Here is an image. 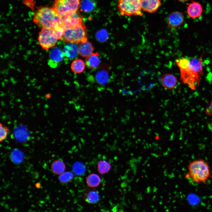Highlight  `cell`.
Returning <instances> with one entry per match:
<instances>
[{"mask_svg": "<svg viewBox=\"0 0 212 212\" xmlns=\"http://www.w3.org/2000/svg\"><path fill=\"white\" fill-rule=\"evenodd\" d=\"M202 55L199 58L182 57L176 64L180 71L181 81L195 90L199 85L203 74Z\"/></svg>", "mask_w": 212, "mask_h": 212, "instance_id": "6da1fadb", "label": "cell"}, {"mask_svg": "<svg viewBox=\"0 0 212 212\" xmlns=\"http://www.w3.org/2000/svg\"><path fill=\"white\" fill-rule=\"evenodd\" d=\"M33 21L41 29L47 28L55 29L64 26L61 16L57 14L52 8L42 7L36 11Z\"/></svg>", "mask_w": 212, "mask_h": 212, "instance_id": "7a4b0ae2", "label": "cell"}, {"mask_svg": "<svg viewBox=\"0 0 212 212\" xmlns=\"http://www.w3.org/2000/svg\"><path fill=\"white\" fill-rule=\"evenodd\" d=\"M188 175L194 182L202 183L206 182L211 176V170L208 163L199 159L190 162L188 166Z\"/></svg>", "mask_w": 212, "mask_h": 212, "instance_id": "3957f363", "label": "cell"}, {"mask_svg": "<svg viewBox=\"0 0 212 212\" xmlns=\"http://www.w3.org/2000/svg\"><path fill=\"white\" fill-rule=\"evenodd\" d=\"M87 35L86 27L82 23L71 27H65L62 40L68 43H79L87 40Z\"/></svg>", "mask_w": 212, "mask_h": 212, "instance_id": "277c9868", "label": "cell"}, {"mask_svg": "<svg viewBox=\"0 0 212 212\" xmlns=\"http://www.w3.org/2000/svg\"><path fill=\"white\" fill-rule=\"evenodd\" d=\"M117 8L122 16H142L143 15L141 0H118Z\"/></svg>", "mask_w": 212, "mask_h": 212, "instance_id": "5b68a950", "label": "cell"}, {"mask_svg": "<svg viewBox=\"0 0 212 212\" xmlns=\"http://www.w3.org/2000/svg\"><path fill=\"white\" fill-rule=\"evenodd\" d=\"M58 39L54 30L47 28H42L38 37L39 45L45 50L54 46Z\"/></svg>", "mask_w": 212, "mask_h": 212, "instance_id": "8992f818", "label": "cell"}, {"mask_svg": "<svg viewBox=\"0 0 212 212\" xmlns=\"http://www.w3.org/2000/svg\"><path fill=\"white\" fill-rule=\"evenodd\" d=\"M80 5V0H55L52 8L61 16L67 13L77 11Z\"/></svg>", "mask_w": 212, "mask_h": 212, "instance_id": "52a82bcc", "label": "cell"}, {"mask_svg": "<svg viewBox=\"0 0 212 212\" xmlns=\"http://www.w3.org/2000/svg\"><path fill=\"white\" fill-rule=\"evenodd\" d=\"M63 25L65 27H71L82 23V17L77 11L67 13L61 16Z\"/></svg>", "mask_w": 212, "mask_h": 212, "instance_id": "ba28073f", "label": "cell"}, {"mask_svg": "<svg viewBox=\"0 0 212 212\" xmlns=\"http://www.w3.org/2000/svg\"><path fill=\"white\" fill-rule=\"evenodd\" d=\"M184 21V16L180 12L175 11L171 12L166 19L168 26L171 29L178 28L181 26Z\"/></svg>", "mask_w": 212, "mask_h": 212, "instance_id": "9c48e42d", "label": "cell"}, {"mask_svg": "<svg viewBox=\"0 0 212 212\" xmlns=\"http://www.w3.org/2000/svg\"><path fill=\"white\" fill-rule=\"evenodd\" d=\"M110 70V67L108 65L102 64L95 74L97 82L102 85L107 84L109 80Z\"/></svg>", "mask_w": 212, "mask_h": 212, "instance_id": "30bf717a", "label": "cell"}, {"mask_svg": "<svg viewBox=\"0 0 212 212\" xmlns=\"http://www.w3.org/2000/svg\"><path fill=\"white\" fill-rule=\"evenodd\" d=\"M203 11L201 5L196 1L192 0L187 5V14L192 19H196L200 16Z\"/></svg>", "mask_w": 212, "mask_h": 212, "instance_id": "8fae6325", "label": "cell"}, {"mask_svg": "<svg viewBox=\"0 0 212 212\" xmlns=\"http://www.w3.org/2000/svg\"><path fill=\"white\" fill-rule=\"evenodd\" d=\"M142 10L149 13L156 11L161 5V0H141Z\"/></svg>", "mask_w": 212, "mask_h": 212, "instance_id": "7c38bea8", "label": "cell"}, {"mask_svg": "<svg viewBox=\"0 0 212 212\" xmlns=\"http://www.w3.org/2000/svg\"><path fill=\"white\" fill-rule=\"evenodd\" d=\"M64 57L63 52L60 49L54 47L50 52L49 64L52 67L55 68L62 61Z\"/></svg>", "mask_w": 212, "mask_h": 212, "instance_id": "4fadbf2b", "label": "cell"}, {"mask_svg": "<svg viewBox=\"0 0 212 212\" xmlns=\"http://www.w3.org/2000/svg\"><path fill=\"white\" fill-rule=\"evenodd\" d=\"M84 201L91 204L97 203L99 200L100 195L99 192L93 188H89L86 189L83 194Z\"/></svg>", "mask_w": 212, "mask_h": 212, "instance_id": "5bb4252c", "label": "cell"}, {"mask_svg": "<svg viewBox=\"0 0 212 212\" xmlns=\"http://www.w3.org/2000/svg\"><path fill=\"white\" fill-rule=\"evenodd\" d=\"M160 82L165 89L170 90L173 89L176 85L177 80L173 75L165 73L160 77Z\"/></svg>", "mask_w": 212, "mask_h": 212, "instance_id": "9a60e30c", "label": "cell"}, {"mask_svg": "<svg viewBox=\"0 0 212 212\" xmlns=\"http://www.w3.org/2000/svg\"><path fill=\"white\" fill-rule=\"evenodd\" d=\"M63 52L64 57L67 59L72 60L79 54L78 47L75 43H69L64 46Z\"/></svg>", "mask_w": 212, "mask_h": 212, "instance_id": "2e32d148", "label": "cell"}, {"mask_svg": "<svg viewBox=\"0 0 212 212\" xmlns=\"http://www.w3.org/2000/svg\"><path fill=\"white\" fill-rule=\"evenodd\" d=\"M78 49L79 54L83 57L88 56L94 50L92 44L87 40L79 43Z\"/></svg>", "mask_w": 212, "mask_h": 212, "instance_id": "e0dca14e", "label": "cell"}, {"mask_svg": "<svg viewBox=\"0 0 212 212\" xmlns=\"http://www.w3.org/2000/svg\"><path fill=\"white\" fill-rule=\"evenodd\" d=\"M100 63L99 54L97 52L92 53L86 57L85 64L87 68L91 69L97 68Z\"/></svg>", "mask_w": 212, "mask_h": 212, "instance_id": "ac0fdd59", "label": "cell"}, {"mask_svg": "<svg viewBox=\"0 0 212 212\" xmlns=\"http://www.w3.org/2000/svg\"><path fill=\"white\" fill-rule=\"evenodd\" d=\"M85 63L82 60L80 59H74L72 62L71 65V69L75 73H80L85 69Z\"/></svg>", "mask_w": 212, "mask_h": 212, "instance_id": "d6986e66", "label": "cell"}, {"mask_svg": "<svg viewBox=\"0 0 212 212\" xmlns=\"http://www.w3.org/2000/svg\"><path fill=\"white\" fill-rule=\"evenodd\" d=\"M87 184L90 187L95 188L100 184L101 179L99 176L95 173H91L88 175L86 179Z\"/></svg>", "mask_w": 212, "mask_h": 212, "instance_id": "ffe728a7", "label": "cell"}, {"mask_svg": "<svg viewBox=\"0 0 212 212\" xmlns=\"http://www.w3.org/2000/svg\"><path fill=\"white\" fill-rule=\"evenodd\" d=\"M52 171L56 174L60 175L65 170L66 166L64 162L60 160L55 161L52 165Z\"/></svg>", "mask_w": 212, "mask_h": 212, "instance_id": "44dd1931", "label": "cell"}, {"mask_svg": "<svg viewBox=\"0 0 212 212\" xmlns=\"http://www.w3.org/2000/svg\"><path fill=\"white\" fill-rule=\"evenodd\" d=\"M111 168L110 164L106 160H101L97 163V170L100 174L103 175L107 173L110 170Z\"/></svg>", "mask_w": 212, "mask_h": 212, "instance_id": "7402d4cb", "label": "cell"}, {"mask_svg": "<svg viewBox=\"0 0 212 212\" xmlns=\"http://www.w3.org/2000/svg\"><path fill=\"white\" fill-rule=\"evenodd\" d=\"M82 9L85 12H88L92 11L94 8L95 4L91 0H84L81 4Z\"/></svg>", "mask_w": 212, "mask_h": 212, "instance_id": "603a6c76", "label": "cell"}, {"mask_svg": "<svg viewBox=\"0 0 212 212\" xmlns=\"http://www.w3.org/2000/svg\"><path fill=\"white\" fill-rule=\"evenodd\" d=\"M73 177V175L72 172L69 171L64 172L60 174L59 179L61 183H66L71 181Z\"/></svg>", "mask_w": 212, "mask_h": 212, "instance_id": "cb8c5ba5", "label": "cell"}, {"mask_svg": "<svg viewBox=\"0 0 212 212\" xmlns=\"http://www.w3.org/2000/svg\"><path fill=\"white\" fill-rule=\"evenodd\" d=\"M9 132L8 127L1 123L0 125V141L3 142L6 138Z\"/></svg>", "mask_w": 212, "mask_h": 212, "instance_id": "d4e9b609", "label": "cell"}, {"mask_svg": "<svg viewBox=\"0 0 212 212\" xmlns=\"http://www.w3.org/2000/svg\"><path fill=\"white\" fill-rule=\"evenodd\" d=\"M97 40L100 42H105L108 39V36L107 33L104 30H102L97 32L96 34Z\"/></svg>", "mask_w": 212, "mask_h": 212, "instance_id": "484cf974", "label": "cell"}, {"mask_svg": "<svg viewBox=\"0 0 212 212\" xmlns=\"http://www.w3.org/2000/svg\"><path fill=\"white\" fill-rule=\"evenodd\" d=\"M11 158L12 160L14 162L17 163L21 162L22 158L21 154L18 153L14 154L12 155Z\"/></svg>", "mask_w": 212, "mask_h": 212, "instance_id": "4316f807", "label": "cell"}, {"mask_svg": "<svg viewBox=\"0 0 212 212\" xmlns=\"http://www.w3.org/2000/svg\"><path fill=\"white\" fill-rule=\"evenodd\" d=\"M206 114L208 116L212 115V100L209 105L207 107L205 110Z\"/></svg>", "mask_w": 212, "mask_h": 212, "instance_id": "83f0119b", "label": "cell"}, {"mask_svg": "<svg viewBox=\"0 0 212 212\" xmlns=\"http://www.w3.org/2000/svg\"><path fill=\"white\" fill-rule=\"evenodd\" d=\"M178 1L181 2H183L187 1L188 0H178Z\"/></svg>", "mask_w": 212, "mask_h": 212, "instance_id": "f1b7e54d", "label": "cell"}]
</instances>
